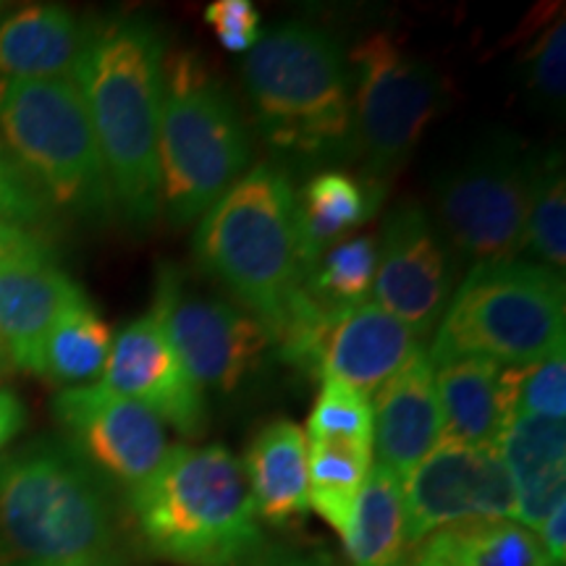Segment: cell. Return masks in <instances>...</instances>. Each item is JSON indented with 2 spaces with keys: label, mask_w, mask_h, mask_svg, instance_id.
Instances as JSON below:
<instances>
[{
  "label": "cell",
  "mask_w": 566,
  "mask_h": 566,
  "mask_svg": "<svg viewBox=\"0 0 566 566\" xmlns=\"http://www.w3.org/2000/svg\"><path fill=\"white\" fill-rule=\"evenodd\" d=\"M533 155L493 137L436 184V226L449 250L472 263L516 258L525 242Z\"/></svg>",
  "instance_id": "obj_10"
},
{
  "label": "cell",
  "mask_w": 566,
  "mask_h": 566,
  "mask_svg": "<svg viewBox=\"0 0 566 566\" xmlns=\"http://www.w3.org/2000/svg\"><path fill=\"white\" fill-rule=\"evenodd\" d=\"M307 436L296 422L275 420L260 430L242 464L258 520L286 525L307 512Z\"/></svg>",
  "instance_id": "obj_23"
},
{
  "label": "cell",
  "mask_w": 566,
  "mask_h": 566,
  "mask_svg": "<svg viewBox=\"0 0 566 566\" xmlns=\"http://www.w3.org/2000/svg\"><path fill=\"white\" fill-rule=\"evenodd\" d=\"M53 415L71 449L105 483H118L126 491L150 478L168 451L158 417L103 384L63 388L53 399Z\"/></svg>",
  "instance_id": "obj_14"
},
{
  "label": "cell",
  "mask_w": 566,
  "mask_h": 566,
  "mask_svg": "<svg viewBox=\"0 0 566 566\" xmlns=\"http://www.w3.org/2000/svg\"><path fill=\"white\" fill-rule=\"evenodd\" d=\"M407 566H554L533 530L514 520H472L436 530Z\"/></svg>",
  "instance_id": "obj_24"
},
{
  "label": "cell",
  "mask_w": 566,
  "mask_h": 566,
  "mask_svg": "<svg viewBox=\"0 0 566 566\" xmlns=\"http://www.w3.org/2000/svg\"><path fill=\"white\" fill-rule=\"evenodd\" d=\"M407 543L472 520H512L514 488L495 449L441 441L401 483Z\"/></svg>",
  "instance_id": "obj_13"
},
{
  "label": "cell",
  "mask_w": 566,
  "mask_h": 566,
  "mask_svg": "<svg viewBox=\"0 0 566 566\" xmlns=\"http://www.w3.org/2000/svg\"><path fill=\"white\" fill-rule=\"evenodd\" d=\"M363 179L386 187L405 166L443 101L438 71L391 34H370L349 55Z\"/></svg>",
  "instance_id": "obj_9"
},
{
  "label": "cell",
  "mask_w": 566,
  "mask_h": 566,
  "mask_svg": "<svg viewBox=\"0 0 566 566\" xmlns=\"http://www.w3.org/2000/svg\"><path fill=\"white\" fill-rule=\"evenodd\" d=\"M71 80L80 87L108 176L113 208L134 226L160 212V113L166 53L150 21L108 17L84 27Z\"/></svg>",
  "instance_id": "obj_1"
},
{
  "label": "cell",
  "mask_w": 566,
  "mask_h": 566,
  "mask_svg": "<svg viewBox=\"0 0 566 566\" xmlns=\"http://www.w3.org/2000/svg\"><path fill=\"white\" fill-rule=\"evenodd\" d=\"M522 250L533 254V263L551 271H564L566 263V176L558 150L533 155L525 242Z\"/></svg>",
  "instance_id": "obj_28"
},
{
  "label": "cell",
  "mask_w": 566,
  "mask_h": 566,
  "mask_svg": "<svg viewBox=\"0 0 566 566\" xmlns=\"http://www.w3.org/2000/svg\"><path fill=\"white\" fill-rule=\"evenodd\" d=\"M512 415H537L551 420L566 417L564 352L527 367H512Z\"/></svg>",
  "instance_id": "obj_31"
},
{
  "label": "cell",
  "mask_w": 566,
  "mask_h": 566,
  "mask_svg": "<svg viewBox=\"0 0 566 566\" xmlns=\"http://www.w3.org/2000/svg\"><path fill=\"white\" fill-rule=\"evenodd\" d=\"M514 488V522L537 530L566 501V424L537 415H516L499 446Z\"/></svg>",
  "instance_id": "obj_19"
},
{
  "label": "cell",
  "mask_w": 566,
  "mask_h": 566,
  "mask_svg": "<svg viewBox=\"0 0 566 566\" xmlns=\"http://www.w3.org/2000/svg\"><path fill=\"white\" fill-rule=\"evenodd\" d=\"M386 197V187L367 179H354L344 171L315 174L294 195L296 244H300L302 275L331 247L344 242L359 226L373 221Z\"/></svg>",
  "instance_id": "obj_22"
},
{
  "label": "cell",
  "mask_w": 566,
  "mask_h": 566,
  "mask_svg": "<svg viewBox=\"0 0 566 566\" xmlns=\"http://www.w3.org/2000/svg\"><path fill=\"white\" fill-rule=\"evenodd\" d=\"M87 296L53 260L0 268V346L13 367L38 373L40 346L51 325Z\"/></svg>",
  "instance_id": "obj_18"
},
{
  "label": "cell",
  "mask_w": 566,
  "mask_h": 566,
  "mask_svg": "<svg viewBox=\"0 0 566 566\" xmlns=\"http://www.w3.org/2000/svg\"><path fill=\"white\" fill-rule=\"evenodd\" d=\"M273 346L296 370L375 396L420 352V338L375 302L325 313L300 292Z\"/></svg>",
  "instance_id": "obj_11"
},
{
  "label": "cell",
  "mask_w": 566,
  "mask_h": 566,
  "mask_svg": "<svg viewBox=\"0 0 566 566\" xmlns=\"http://www.w3.org/2000/svg\"><path fill=\"white\" fill-rule=\"evenodd\" d=\"M254 124L275 153L317 166L357 155L349 59L334 34L304 21L260 32L244 59Z\"/></svg>",
  "instance_id": "obj_2"
},
{
  "label": "cell",
  "mask_w": 566,
  "mask_h": 566,
  "mask_svg": "<svg viewBox=\"0 0 566 566\" xmlns=\"http://www.w3.org/2000/svg\"><path fill=\"white\" fill-rule=\"evenodd\" d=\"M53 216L55 210L51 208V202L42 197L34 181L9 153L3 137H0V221L45 237L48 226L53 223Z\"/></svg>",
  "instance_id": "obj_32"
},
{
  "label": "cell",
  "mask_w": 566,
  "mask_h": 566,
  "mask_svg": "<svg viewBox=\"0 0 566 566\" xmlns=\"http://www.w3.org/2000/svg\"><path fill=\"white\" fill-rule=\"evenodd\" d=\"M564 338L562 273L533 260H488L451 292L428 357L433 365L478 357L527 367L564 352Z\"/></svg>",
  "instance_id": "obj_6"
},
{
  "label": "cell",
  "mask_w": 566,
  "mask_h": 566,
  "mask_svg": "<svg viewBox=\"0 0 566 566\" xmlns=\"http://www.w3.org/2000/svg\"><path fill=\"white\" fill-rule=\"evenodd\" d=\"M111 483L66 441L42 438L0 459V566L116 562Z\"/></svg>",
  "instance_id": "obj_4"
},
{
  "label": "cell",
  "mask_w": 566,
  "mask_h": 566,
  "mask_svg": "<svg viewBox=\"0 0 566 566\" xmlns=\"http://www.w3.org/2000/svg\"><path fill=\"white\" fill-rule=\"evenodd\" d=\"M205 21L229 53H250L260 40V13L250 0H216L205 9Z\"/></svg>",
  "instance_id": "obj_34"
},
{
  "label": "cell",
  "mask_w": 566,
  "mask_h": 566,
  "mask_svg": "<svg viewBox=\"0 0 566 566\" xmlns=\"http://www.w3.org/2000/svg\"><path fill=\"white\" fill-rule=\"evenodd\" d=\"M101 384L147 407L163 424H171L181 436L197 438L208 430V394L176 357L153 313L132 321L113 336L108 363Z\"/></svg>",
  "instance_id": "obj_16"
},
{
  "label": "cell",
  "mask_w": 566,
  "mask_h": 566,
  "mask_svg": "<svg viewBox=\"0 0 566 566\" xmlns=\"http://www.w3.org/2000/svg\"><path fill=\"white\" fill-rule=\"evenodd\" d=\"M378 247L375 237L344 239L325 250L302 275V292L325 313L359 307L370 302Z\"/></svg>",
  "instance_id": "obj_29"
},
{
  "label": "cell",
  "mask_w": 566,
  "mask_h": 566,
  "mask_svg": "<svg viewBox=\"0 0 566 566\" xmlns=\"http://www.w3.org/2000/svg\"><path fill=\"white\" fill-rule=\"evenodd\" d=\"M9 370H13V363L9 354H6L3 346H0V375H6Z\"/></svg>",
  "instance_id": "obj_39"
},
{
  "label": "cell",
  "mask_w": 566,
  "mask_h": 566,
  "mask_svg": "<svg viewBox=\"0 0 566 566\" xmlns=\"http://www.w3.org/2000/svg\"><path fill=\"white\" fill-rule=\"evenodd\" d=\"M126 493L142 546L160 562L233 566L263 548L244 467L221 443L168 446Z\"/></svg>",
  "instance_id": "obj_3"
},
{
  "label": "cell",
  "mask_w": 566,
  "mask_h": 566,
  "mask_svg": "<svg viewBox=\"0 0 566 566\" xmlns=\"http://www.w3.org/2000/svg\"><path fill=\"white\" fill-rule=\"evenodd\" d=\"M24 420L27 412L24 405L19 401V396L0 388V451L19 436V430L24 428Z\"/></svg>",
  "instance_id": "obj_38"
},
{
  "label": "cell",
  "mask_w": 566,
  "mask_h": 566,
  "mask_svg": "<svg viewBox=\"0 0 566 566\" xmlns=\"http://www.w3.org/2000/svg\"><path fill=\"white\" fill-rule=\"evenodd\" d=\"M373 296L417 338L438 328L451 300V260L441 231L422 205H401L386 218Z\"/></svg>",
  "instance_id": "obj_15"
},
{
  "label": "cell",
  "mask_w": 566,
  "mask_h": 566,
  "mask_svg": "<svg viewBox=\"0 0 566 566\" xmlns=\"http://www.w3.org/2000/svg\"><path fill=\"white\" fill-rule=\"evenodd\" d=\"M0 11H3V3H0Z\"/></svg>",
  "instance_id": "obj_41"
},
{
  "label": "cell",
  "mask_w": 566,
  "mask_h": 566,
  "mask_svg": "<svg viewBox=\"0 0 566 566\" xmlns=\"http://www.w3.org/2000/svg\"><path fill=\"white\" fill-rule=\"evenodd\" d=\"M294 187L258 163L200 218L197 263L271 334L273 344L302 292Z\"/></svg>",
  "instance_id": "obj_5"
},
{
  "label": "cell",
  "mask_w": 566,
  "mask_h": 566,
  "mask_svg": "<svg viewBox=\"0 0 566 566\" xmlns=\"http://www.w3.org/2000/svg\"><path fill=\"white\" fill-rule=\"evenodd\" d=\"M527 61V90L537 105L556 111L564 105L566 92V32L564 13H558L535 34L533 45L525 55Z\"/></svg>",
  "instance_id": "obj_33"
},
{
  "label": "cell",
  "mask_w": 566,
  "mask_h": 566,
  "mask_svg": "<svg viewBox=\"0 0 566 566\" xmlns=\"http://www.w3.org/2000/svg\"><path fill=\"white\" fill-rule=\"evenodd\" d=\"M233 566H334L328 556L300 548H260Z\"/></svg>",
  "instance_id": "obj_36"
},
{
  "label": "cell",
  "mask_w": 566,
  "mask_h": 566,
  "mask_svg": "<svg viewBox=\"0 0 566 566\" xmlns=\"http://www.w3.org/2000/svg\"><path fill=\"white\" fill-rule=\"evenodd\" d=\"M69 566H118L116 562H95V564H69Z\"/></svg>",
  "instance_id": "obj_40"
},
{
  "label": "cell",
  "mask_w": 566,
  "mask_h": 566,
  "mask_svg": "<svg viewBox=\"0 0 566 566\" xmlns=\"http://www.w3.org/2000/svg\"><path fill=\"white\" fill-rule=\"evenodd\" d=\"M304 436L307 443H344L373 451L370 399L338 380H323Z\"/></svg>",
  "instance_id": "obj_30"
},
{
  "label": "cell",
  "mask_w": 566,
  "mask_h": 566,
  "mask_svg": "<svg viewBox=\"0 0 566 566\" xmlns=\"http://www.w3.org/2000/svg\"><path fill=\"white\" fill-rule=\"evenodd\" d=\"M45 260H53L51 244L45 237L0 221V268L45 263Z\"/></svg>",
  "instance_id": "obj_35"
},
{
  "label": "cell",
  "mask_w": 566,
  "mask_h": 566,
  "mask_svg": "<svg viewBox=\"0 0 566 566\" xmlns=\"http://www.w3.org/2000/svg\"><path fill=\"white\" fill-rule=\"evenodd\" d=\"M373 467V451L344 443H310L307 499L310 506L336 530L349 537L359 493Z\"/></svg>",
  "instance_id": "obj_27"
},
{
  "label": "cell",
  "mask_w": 566,
  "mask_h": 566,
  "mask_svg": "<svg viewBox=\"0 0 566 566\" xmlns=\"http://www.w3.org/2000/svg\"><path fill=\"white\" fill-rule=\"evenodd\" d=\"M84 27L63 6L32 3L0 13V82L71 76Z\"/></svg>",
  "instance_id": "obj_21"
},
{
  "label": "cell",
  "mask_w": 566,
  "mask_h": 566,
  "mask_svg": "<svg viewBox=\"0 0 566 566\" xmlns=\"http://www.w3.org/2000/svg\"><path fill=\"white\" fill-rule=\"evenodd\" d=\"M344 548L352 566H407L409 543L401 480L386 467L373 464L367 472Z\"/></svg>",
  "instance_id": "obj_25"
},
{
  "label": "cell",
  "mask_w": 566,
  "mask_h": 566,
  "mask_svg": "<svg viewBox=\"0 0 566 566\" xmlns=\"http://www.w3.org/2000/svg\"><path fill=\"white\" fill-rule=\"evenodd\" d=\"M443 441L441 407L436 394V367L428 352L409 363L375 394L373 451L380 467L405 483L412 470Z\"/></svg>",
  "instance_id": "obj_17"
},
{
  "label": "cell",
  "mask_w": 566,
  "mask_h": 566,
  "mask_svg": "<svg viewBox=\"0 0 566 566\" xmlns=\"http://www.w3.org/2000/svg\"><path fill=\"white\" fill-rule=\"evenodd\" d=\"M250 132L233 97L195 53L166 63L160 113V208L174 226L208 212L247 174Z\"/></svg>",
  "instance_id": "obj_7"
},
{
  "label": "cell",
  "mask_w": 566,
  "mask_h": 566,
  "mask_svg": "<svg viewBox=\"0 0 566 566\" xmlns=\"http://www.w3.org/2000/svg\"><path fill=\"white\" fill-rule=\"evenodd\" d=\"M111 346V325L95 313L90 300L74 304L48 331L34 375L66 388L84 386L87 380L103 375Z\"/></svg>",
  "instance_id": "obj_26"
},
{
  "label": "cell",
  "mask_w": 566,
  "mask_h": 566,
  "mask_svg": "<svg viewBox=\"0 0 566 566\" xmlns=\"http://www.w3.org/2000/svg\"><path fill=\"white\" fill-rule=\"evenodd\" d=\"M433 367L443 441L495 449L514 417L512 367L478 357Z\"/></svg>",
  "instance_id": "obj_20"
},
{
  "label": "cell",
  "mask_w": 566,
  "mask_h": 566,
  "mask_svg": "<svg viewBox=\"0 0 566 566\" xmlns=\"http://www.w3.org/2000/svg\"><path fill=\"white\" fill-rule=\"evenodd\" d=\"M537 541L551 558L554 566L566 564V501L558 504L554 512L546 516L541 527H537Z\"/></svg>",
  "instance_id": "obj_37"
},
{
  "label": "cell",
  "mask_w": 566,
  "mask_h": 566,
  "mask_svg": "<svg viewBox=\"0 0 566 566\" xmlns=\"http://www.w3.org/2000/svg\"><path fill=\"white\" fill-rule=\"evenodd\" d=\"M0 137L53 210L103 218L113 195L71 76L0 82Z\"/></svg>",
  "instance_id": "obj_8"
},
{
  "label": "cell",
  "mask_w": 566,
  "mask_h": 566,
  "mask_svg": "<svg viewBox=\"0 0 566 566\" xmlns=\"http://www.w3.org/2000/svg\"><path fill=\"white\" fill-rule=\"evenodd\" d=\"M150 313L202 391H239L273 346L271 334L252 315L237 304L197 292L174 265L158 271Z\"/></svg>",
  "instance_id": "obj_12"
}]
</instances>
